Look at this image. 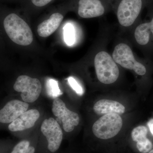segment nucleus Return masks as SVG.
Instances as JSON below:
<instances>
[{
  "instance_id": "obj_1",
  "label": "nucleus",
  "mask_w": 153,
  "mask_h": 153,
  "mask_svg": "<svg viewBox=\"0 0 153 153\" xmlns=\"http://www.w3.org/2000/svg\"><path fill=\"white\" fill-rule=\"evenodd\" d=\"M7 36L13 42L21 46L30 45L33 41V34L28 24L16 14L11 13L4 21Z\"/></svg>"
},
{
  "instance_id": "obj_2",
  "label": "nucleus",
  "mask_w": 153,
  "mask_h": 153,
  "mask_svg": "<svg viewBox=\"0 0 153 153\" xmlns=\"http://www.w3.org/2000/svg\"><path fill=\"white\" fill-rule=\"evenodd\" d=\"M94 64L97 76L102 83L111 84L118 78V67L107 52L101 51L97 53L94 57Z\"/></svg>"
},
{
  "instance_id": "obj_3",
  "label": "nucleus",
  "mask_w": 153,
  "mask_h": 153,
  "mask_svg": "<svg viewBox=\"0 0 153 153\" xmlns=\"http://www.w3.org/2000/svg\"><path fill=\"white\" fill-rule=\"evenodd\" d=\"M123 124L122 119L120 115L108 114L102 116L94 123L92 131L98 138L108 140L119 133Z\"/></svg>"
},
{
  "instance_id": "obj_4",
  "label": "nucleus",
  "mask_w": 153,
  "mask_h": 153,
  "mask_svg": "<svg viewBox=\"0 0 153 153\" xmlns=\"http://www.w3.org/2000/svg\"><path fill=\"white\" fill-rule=\"evenodd\" d=\"M112 58L116 63L123 68L133 70L138 75H144L146 73V67L135 59L131 49L127 44L121 43L117 45Z\"/></svg>"
},
{
  "instance_id": "obj_5",
  "label": "nucleus",
  "mask_w": 153,
  "mask_h": 153,
  "mask_svg": "<svg viewBox=\"0 0 153 153\" xmlns=\"http://www.w3.org/2000/svg\"><path fill=\"white\" fill-rule=\"evenodd\" d=\"M14 90L21 92L22 100L25 102H33L40 96L42 85L39 79L26 75L19 76L13 85Z\"/></svg>"
},
{
  "instance_id": "obj_6",
  "label": "nucleus",
  "mask_w": 153,
  "mask_h": 153,
  "mask_svg": "<svg viewBox=\"0 0 153 153\" xmlns=\"http://www.w3.org/2000/svg\"><path fill=\"white\" fill-rule=\"evenodd\" d=\"M142 5V0H122L117 11L120 25L124 27L131 26L139 15Z\"/></svg>"
},
{
  "instance_id": "obj_7",
  "label": "nucleus",
  "mask_w": 153,
  "mask_h": 153,
  "mask_svg": "<svg viewBox=\"0 0 153 153\" xmlns=\"http://www.w3.org/2000/svg\"><path fill=\"white\" fill-rule=\"evenodd\" d=\"M52 111L58 120L62 122L63 129L66 132H70L79 124V117L76 113L71 111L66 107L64 102L60 98L54 100Z\"/></svg>"
},
{
  "instance_id": "obj_8",
  "label": "nucleus",
  "mask_w": 153,
  "mask_h": 153,
  "mask_svg": "<svg viewBox=\"0 0 153 153\" xmlns=\"http://www.w3.org/2000/svg\"><path fill=\"white\" fill-rule=\"evenodd\" d=\"M41 129L48 141V149L51 152H55L60 148L63 140V131L59 123L50 117L43 121Z\"/></svg>"
},
{
  "instance_id": "obj_9",
  "label": "nucleus",
  "mask_w": 153,
  "mask_h": 153,
  "mask_svg": "<svg viewBox=\"0 0 153 153\" xmlns=\"http://www.w3.org/2000/svg\"><path fill=\"white\" fill-rule=\"evenodd\" d=\"M29 105L18 100L8 102L0 111V122L10 123L27 111Z\"/></svg>"
},
{
  "instance_id": "obj_10",
  "label": "nucleus",
  "mask_w": 153,
  "mask_h": 153,
  "mask_svg": "<svg viewBox=\"0 0 153 153\" xmlns=\"http://www.w3.org/2000/svg\"><path fill=\"white\" fill-rule=\"evenodd\" d=\"M40 116V113L38 110L32 109L27 111L10 124L9 130L11 131L16 132L31 128L35 125Z\"/></svg>"
},
{
  "instance_id": "obj_11",
  "label": "nucleus",
  "mask_w": 153,
  "mask_h": 153,
  "mask_svg": "<svg viewBox=\"0 0 153 153\" xmlns=\"http://www.w3.org/2000/svg\"><path fill=\"white\" fill-rule=\"evenodd\" d=\"M105 9L100 0H79L78 13L84 19L100 16L104 13Z\"/></svg>"
},
{
  "instance_id": "obj_12",
  "label": "nucleus",
  "mask_w": 153,
  "mask_h": 153,
  "mask_svg": "<svg viewBox=\"0 0 153 153\" xmlns=\"http://www.w3.org/2000/svg\"><path fill=\"white\" fill-rule=\"evenodd\" d=\"M93 110L99 115L108 114H123L125 112V107L118 102L107 99H101L94 104Z\"/></svg>"
},
{
  "instance_id": "obj_13",
  "label": "nucleus",
  "mask_w": 153,
  "mask_h": 153,
  "mask_svg": "<svg viewBox=\"0 0 153 153\" xmlns=\"http://www.w3.org/2000/svg\"><path fill=\"white\" fill-rule=\"evenodd\" d=\"M147 128L143 126H137L132 131V139L137 143V149L141 153H149L153 148L152 143L147 137Z\"/></svg>"
},
{
  "instance_id": "obj_14",
  "label": "nucleus",
  "mask_w": 153,
  "mask_h": 153,
  "mask_svg": "<svg viewBox=\"0 0 153 153\" xmlns=\"http://www.w3.org/2000/svg\"><path fill=\"white\" fill-rule=\"evenodd\" d=\"M63 19V15L59 13L52 14L49 19L38 25L37 28L38 35L43 38L50 36L58 28Z\"/></svg>"
},
{
  "instance_id": "obj_15",
  "label": "nucleus",
  "mask_w": 153,
  "mask_h": 153,
  "mask_svg": "<svg viewBox=\"0 0 153 153\" xmlns=\"http://www.w3.org/2000/svg\"><path fill=\"white\" fill-rule=\"evenodd\" d=\"M151 35L153 37V16L150 22L140 24L134 32L136 41L138 44L142 46L149 43Z\"/></svg>"
},
{
  "instance_id": "obj_16",
  "label": "nucleus",
  "mask_w": 153,
  "mask_h": 153,
  "mask_svg": "<svg viewBox=\"0 0 153 153\" xmlns=\"http://www.w3.org/2000/svg\"><path fill=\"white\" fill-rule=\"evenodd\" d=\"M63 36L65 43L67 45L71 46L75 42V32L73 25L71 23L66 24L63 27Z\"/></svg>"
},
{
  "instance_id": "obj_17",
  "label": "nucleus",
  "mask_w": 153,
  "mask_h": 153,
  "mask_svg": "<svg viewBox=\"0 0 153 153\" xmlns=\"http://www.w3.org/2000/svg\"><path fill=\"white\" fill-rule=\"evenodd\" d=\"M35 152V148L30 146V142L24 140L15 146L11 153H34Z\"/></svg>"
},
{
  "instance_id": "obj_18",
  "label": "nucleus",
  "mask_w": 153,
  "mask_h": 153,
  "mask_svg": "<svg viewBox=\"0 0 153 153\" xmlns=\"http://www.w3.org/2000/svg\"><path fill=\"white\" fill-rule=\"evenodd\" d=\"M47 92L48 95L53 98H56L61 94L58 82L54 79H49L46 83Z\"/></svg>"
},
{
  "instance_id": "obj_19",
  "label": "nucleus",
  "mask_w": 153,
  "mask_h": 153,
  "mask_svg": "<svg viewBox=\"0 0 153 153\" xmlns=\"http://www.w3.org/2000/svg\"><path fill=\"white\" fill-rule=\"evenodd\" d=\"M68 83L70 86L79 95H82L84 93L82 87L79 85L76 79L72 77H69L68 79Z\"/></svg>"
},
{
  "instance_id": "obj_20",
  "label": "nucleus",
  "mask_w": 153,
  "mask_h": 153,
  "mask_svg": "<svg viewBox=\"0 0 153 153\" xmlns=\"http://www.w3.org/2000/svg\"><path fill=\"white\" fill-rule=\"evenodd\" d=\"M52 0H31L32 3L37 7H43L46 5Z\"/></svg>"
},
{
  "instance_id": "obj_21",
  "label": "nucleus",
  "mask_w": 153,
  "mask_h": 153,
  "mask_svg": "<svg viewBox=\"0 0 153 153\" xmlns=\"http://www.w3.org/2000/svg\"><path fill=\"white\" fill-rule=\"evenodd\" d=\"M148 126L149 128L151 133L153 135V119H152L148 123Z\"/></svg>"
},
{
  "instance_id": "obj_22",
  "label": "nucleus",
  "mask_w": 153,
  "mask_h": 153,
  "mask_svg": "<svg viewBox=\"0 0 153 153\" xmlns=\"http://www.w3.org/2000/svg\"><path fill=\"white\" fill-rule=\"evenodd\" d=\"M148 153H153V149H152V150L150 151V152Z\"/></svg>"
}]
</instances>
